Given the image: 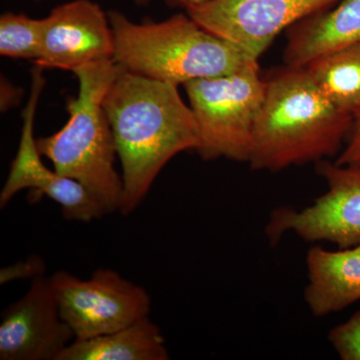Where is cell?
I'll return each instance as SVG.
<instances>
[{"mask_svg":"<svg viewBox=\"0 0 360 360\" xmlns=\"http://www.w3.org/2000/svg\"><path fill=\"white\" fill-rule=\"evenodd\" d=\"M179 86L120 68L104 96L122 163L123 215L141 205L170 160L198 148L195 117Z\"/></svg>","mask_w":360,"mask_h":360,"instance_id":"obj_1","label":"cell"},{"mask_svg":"<svg viewBox=\"0 0 360 360\" xmlns=\"http://www.w3.org/2000/svg\"><path fill=\"white\" fill-rule=\"evenodd\" d=\"M264 80L248 162L251 169L277 172L340 155L354 117L324 96L307 68L284 65Z\"/></svg>","mask_w":360,"mask_h":360,"instance_id":"obj_2","label":"cell"},{"mask_svg":"<svg viewBox=\"0 0 360 360\" xmlns=\"http://www.w3.org/2000/svg\"><path fill=\"white\" fill-rule=\"evenodd\" d=\"M108 18L115 37L113 60L123 70L142 77L184 85L229 75L258 61L201 27L188 14L142 25L117 11H110Z\"/></svg>","mask_w":360,"mask_h":360,"instance_id":"obj_3","label":"cell"},{"mask_svg":"<svg viewBox=\"0 0 360 360\" xmlns=\"http://www.w3.org/2000/svg\"><path fill=\"white\" fill-rule=\"evenodd\" d=\"M111 59L78 68V96L68 103L70 120L51 136L37 139L40 155L59 174L77 180L99 201L106 214L120 210L122 179L116 172L115 136L103 99L120 72Z\"/></svg>","mask_w":360,"mask_h":360,"instance_id":"obj_4","label":"cell"},{"mask_svg":"<svg viewBox=\"0 0 360 360\" xmlns=\"http://www.w3.org/2000/svg\"><path fill=\"white\" fill-rule=\"evenodd\" d=\"M198 129L195 151L205 160L248 162L265 94L258 61L221 77L184 84Z\"/></svg>","mask_w":360,"mask_h":360,"instance_id":"obj_5","label":"cell"},{"mask_svg":"<svg viewBox=\"0 0 360 360\" xmlns=\"http://www.w3.org/2000/svg\"><path fill=\"white\" fill-rule=\"evenodd\" d=\"M51 283L61 319L77 340L120 330L150 312L148 291L112 269H96L85 281L61 270Z\"/></svg>","mask_w":360,"mask_h":360,"instance_id":"obj_6","label":"cell"},{"mask_svg":"<svg viewBox=\"0 0 360 360\" xmlns=\"http://www.w3.org/2000/svg\"><path fill=\"white\" fill-rule=\"evenodd\" d=\"M328 191L311 205L295 210L279 207L269 215L265 236L276 245L288 233L307 243L328 241L340 248L360 245V167L319 162Z\"/></svg>","mask_w":360,"mask_h":360,"instance_id":"obj_7","label":"cell"},{"mask_svg":"<svg viewBox=\"0 0 360 360\" xmlns=\"http://www.w3.org/2000/svg\"><path fill=\"white\" fill-rule=\"evenodd\" d=\"M340 0H212L186 8L201 27L258 60L279 33Z\"/></svg>","mask_w":360,"mask_h":360,"instance_id":"obj_8","label":"cell"},{"mask_svg":"<svg viewBox=\"0 0 360 360\" xmlns=\"http://www.w3.org/2000/svg\"><path fill=\"white\" fill-rule=\"evenodd\" d=\"M42 70L37 65L32 71V94L22 112L20 146L0 193V207H6L20 191L32 189L60 205L63 217L68 220L90 222L101 219L106 214L105 210L82 184L49 169L42 162V155L33 134L37 103L45 84Z\"/></svg>","mask_w":360,"mask_h":360,"instance_id":"obj_9","label":"cell"},{"mask_svg":"<svg viewBox=\"0 0 360 360\" xmlns=\"http://www.w3.org/2000/svg\"><path fill=\"white\" fill-rule=\"evenodd\" d=\"M75 340L45 274L33 279L26 295L2 311L1 360H58Z\"/></svg>","mask_w":360,"mask_h":360,"instance_id":"obj_10","label":"cell"},{"mask_svg":"<svg viewBox=\"0 0 360 360\" xmlns=\"http://www.w3.org/2000/svg\"><path fill=\"white\" fill-rule=\"evenodd\" d=\"M115 56L108 14L91 0H73L42 20L41 54L35 65L75 72Z\"/></svg>","mask_w":360,"mask_h":360,"instance_id":"obj_11","label":"cell"},{"mask_svg":"<svg viewBox=\"0 0 360 360\" xmlns=\"http://www.w3.org/2000/svg\"><path fill=\"white\" fill-rule=\"evenodd\" d=\"M307 269L304 300L315 317L335 314L360 300V245L338 251L312 246Z\"/></svg>","mask_w":360,"mask_h":360,"instance_id":"obj_12","label":"cell"},{"mask_svg":"<svg viewBox=\"0 0 360 360\" xmlns=\"http://www.w3.org/2000/svg\"><path fill=\"white\" fill-rule=\"evenodd\" d=\"M284 65L304 68L322 56L360 44V0L335 6L298 21L286 30Z\"/></svg>","mask_w":360,"mask_h":360,"instance_id":"obj_13","label":"cell"},{"mask_svg":"<svg viewBox=\"0 0 360 360\" xmlns=\"http://www.w3.org/2000/svg\"><path fill=\"white\" fill-rule=\"evenodd\" d=\"M165 340L155 322L144 317L127 328L89 340H75L58 360H167Z\"/></svg>","mask_w":360,"mask_h":360,"instance_id":"obj_14","label":"cell"},{"mask_svg":"<svg viewBox=\"0 0 360 360\" xmlns=\"http://www.w3.org/2000/svg\"><path fill=\"white\" fill-rule=\"evenodd\" d=\"M310 77L338 110L360 111V44L343 47L304 66Z\"/></svg>","mask_w":360,"mask_h":360,"instance_id":"obj_15","label":"cell"},{"mask_svg":"<svg viewBox=\"0 0 360 360\" xmlns=\"http://www.w3.org/2000/svg\"><path fill=\"white\" fill-rule=\"evenodd\" d=\"M42 20L25 14L0 18V54L11 58L37 60L41 54Z\"/></svg>","mask_w":360,"mask_h":360,"instance_id":"obj_16","label":"cell"},{"mask_svg":"<svg viewBox=\"0 0 360 360\" xmlns=\"http://www.w3.org/2000/svg\"><path fill=\"white\" fill-rule=\"evenodd\" d=\"M328 340L342 360H360V310L331 329Z\"/></svg>","mask_w":360,"mask_h":360,"instance_id":"obj_17","label":"cell"},{"mask_svg":"<svg viewBox=\"0 0 360 360\" xmlns=\"http://www.w3.org/2000/svg\"><path fill=\"white\" fill-rule=\"evenodd\" d=\"M45 272V262L42 258L32 257L25 262L11 265L0 270V283L1 284L9 283L15 279L37 278L44 276Z\"/></svg>","mask_w":360,"mask_h":360,"instance_id":"obj_18","label":"cell"},{"mask_svg":"<svg viewBox=\"0 0 360 360\" xmlns=\"http://www.w3.org/2000/svg\"><path fill=\"white\" fill-rule=\"evenodd\" d=\"M335 162L340 165L360 167V111L354 116L352 129Z\"/></svg>","mask_w":360,"mask_h":360,"instance_id":"obj_19","label":"cell"},{"mask_svg":"<svg viewBox=\"0 0 360 360\" xmlns=\"http://www.w3.org/2000/svg\"><path fill=\"white\" fill-rule=\"evenodd\" d=\"M139 4H146L150 2L151 0H135ZM172 4H177V6H182L188 8V7L198 6L201 4H205L206 2L212 1V0H167Z\"/></svg>","mask_w":360,"mask_h":360,"instance_id":"obj_20","label":"cell"}]
</instances>
